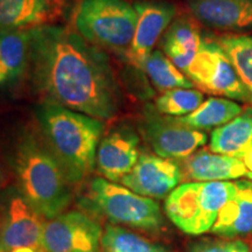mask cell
Returning a JSON list of instances; mask_svg holds the SVG:
<instances>
[{"label": "cell", "mask_w": 252, "mask_h": 252, "mask_svg": "<svg viewBox=\"0 0 252 252\" xmlns=\"http://www.w3.org/2000/svg\"><path fill=\"white\" fill-rule=\"evenodd\" d=\"M30 34L28 67L48 102L100 121L116 116L121 89L102 50L68 28L42 25Z\"/></svg>", "instance_id": "cell-1"}, {"label": "cell", "mask_w": 252, "mask_h": 252, "mask_svg": "<svg viewBox=\"0 0 252 252\" xmlns=\"http://www.w3.org/2000/svg\"><path fill=\"white\" fill-rule=\"evenodd\" d=\"M46 144L61 163L70 184L87 178L96 166V154L104 131L100 119L46 102L35 109Z\"/></svg>", "instance_id": "cell-2"}, {"label": "cell", "mask_w": 252, "mask_h": 252, "mask_svg": "<svg viewBox=\"0 0 252 252\" xmlns=\"http://www.w3.org/2000/svg\"><path fill=\"white\" fill-rule=\"evenodd\" d=\"M14 168L25 201L39 215L50 220L64 212L71 198L70 182L48 145L25 134L15 151Z\"/></svg>", "instance_id": "cell-3"}, {"label": "cell", "mask_w": 252, "mask_h": 252, "mask_svg": "<svg viewBox=\"0 0 252 252\" xmlns=\"http://www.w3.org/2000/svg\"><path fill=\"white\" fill-rule=\"evenodd\" d=\"M235 187V182L230 181L186 182L167 196L166 215L185 234H206L212 231Z\"/></svg>", "instance_id": "cell-4"}, {"label": "cell", "mask_w": 252, "mask_h": 252, "mask_svg": "<svg viewBox=\"0 0 252 252\" xmlns=\"http://www.w3.org/2000/svg\"><path fill=\"white\" fill-rule=\"evenodd\" d=\"M75 25L91 45L126 55L134 36L137 13L125 0H82Z\"/></svg>", "instance_id": "cell-5"}, {"label": "cell", "mask_w": 252, "mask_h": 252, "mask_svg": "<svg viewBox=\"0 0 252 252\" xmlns=\"http://www.w3.org/2000/svg\"><path fill=\"white\" fill-rule=\"evenodd\" d=\"M94 206L116 224L144 231H158L163 224L161 210L153 198L141 196L131 189L103 178L91 181Z\"/></svg>", "instance_id": "cell-6"}, {"label": "cell", "mask_w": 252, "mask_h": 252, "mask_svg": "<svg viewBox=\"0 0 252 252\" xmlns=\"http://www.w3.org/2000/svg\"><path fill=\"white\" fill-rule=\"evenodd\" d=\"M185 74L204 93L249 102V91L219 41L202 40Z\"/></svg>", "instance_id": "cell-7"}, {"label": "cell", "mask_w": 252, "mask_h": 252, "mask_svg": "<svg viewBox=\"0 0 252 252\" xmlns=\"http://www.w3.org/2000/svg\"><path fill=\"white\" fill-rule=\"evenodd\" d=\"M103 230L90 216L77 210L47 220L41 248L45 252H99Z\"/></svg>", "instance_id": "cell-8"}, {"label": "cell", "mask_w": 252, "mask_h": 252, "mask_svg": "<svg viewBox=\"0 0 252 252\" xmlns=\"http://www.w3.org/2000/svg\"><path fill=\"white\" fill-rule=\"evenodd\" d=\"M141 132L157 156L167 159H186L207 143V134L190 128L175 118L161 117L153 111L145 113Z\"/></svg>", "instance_id": "cell-9"}, {"label": "cell", "mask_w": 252, "mask_h": 252, "mask_svg": "<svg viewBox=\"0 0 252 252\" xmlns=\"http://www.w3.org/2000/svg\"><path fill=\"white\" fill-rule=\"evenodd\" d=\"M182 178V168L173 159L144 153L121 181L126 188L141 196L163 198L178 187Z\"/></svg>", "instance_id": "cell-10"}, {"label": "cell", "mask_w": 252, "mask_h": 252, "mask_svg": "<svg viewBox=\"0 0 252 252\" xmlns=\"http://www.w3.org/2000/svg\"><path fill=\"white\" fill-rule=\"evenodd\" d=\"M133 6L137 13V25L131 47L125 58L135 68L141 69L153 52L157 41L172 24L176 8L169 2L160 1H139Z\"/></svg>", "instance_id": "cell-11"}, {"label": "cell", "mask_w": 252, "mask_h": 252, "mask_svg": "<svg viewBox=\"0 0 252 252\" xmlns=\"http://www.w3.org/2000/svg\"><path fill=\"white\" fill-rule=\"evenodd\" d=\"M42 219L25 198H12L0 222V252L24 247L42 250L41 243L45 226Z\"/></svg>", "instance_id": "cell-12"}, {"label": "cell", "mask_w": 252, "mask_h": 252, "mask_svg": "<svg viewBox=\"0 0 252 252\" xmlns=\"http://www.w3.org/2000/svg\"><path fill=\"white\" fill-rule=\"evenodd\" d=\"M188 8L198 23L220 32H252V0H188Z\"/></svg>", "instance_id": "cell-13"}, {"label": "cell", "mask_w": 252, "mask_h": 252, "mask_svg": "<svg viewBox=\"0 0 252 252\" xmlns=\"http://www.w3.org/2000/svg\"><path fill=\"white\" fill-rule=\"evenodd\" d=\"M139 138L131 130H117L100 141L96 154V167L106 180H122L132 171L140 154Z\"/></svg>", "instance_id": "cell-14"}, {"label": "cell", "mask_w": 252, "mask_h": 252, "mask_svg": "<svg viewBox=\"0 0 252 252\" xmlns=\"http://www.w3.org/2000/svg\"><path fill=\"white\" fill-rule=\"evenodd\" d=\"M62 5V0H0V30L49 25L61 13Z\"/></svg>", "instance_id": "cell-15"}, {"label": "cell", "mask_w": 252, "mask_h": 252, "mask_svg": "<svg viewBox=\"0 0 252 252\" xmlns=\"http://www.w3.org/2000/svg\"><path fill=\"white\" fill-rule=\"evenodd\" d=\"M232 196L220 210L212 232L224 238L252 235V181L235 182Z\"/></svg>", "instance_id": "cell-16"}, {"label": "cell", "mask_w": 252, "mask_h": 252, "mask_svg": "<svg viewBox=\"0 0 252 252\" xmlns=\"http://www.w3.org/2000/svg\"><path fill=\"white\" fill-rule=\"evenodd\" d=\"M184 176L191 181H229L247 175L241 159L208 151H198L186 158Z\"/></svg>", "instance_id": "cell-17"}, {"label": "cell", "mask_w": 252, "mask_h": 252, "mask_svg": "<svg viewBox=\"0 0 252 252\" xmlns=\"http://www.w3.org/2000/svg\"><path fill=\"white\" fill-rule=\"evenodd\" d=\"M201 43L202 39L196 24L190 19L180 18L169 25L160 45L167 58L185 72L196 56Z\"/></svg>", "instance_id": "cell-18"}, {"label": "cell", "mask_w": 252, "mask_h": 252, "mask_svg": "<svg viewBox=\"0 0 252 252\" xmlns=\"http://www.w3.org/2000/svg\"><path fill=\"white\" fill-rule=\"evenodd\" d=\"M30 30H0V87L14 83L30 65Z\"/></svg>", "instance_id": "cell-19"}, {"label": "cell", "mask_w": 252, "mask_h": 252, "mask_svg": "<svg viewBox=\"0 0 252 252\" xmlns=\"http://www.w3.org/2000/svg\"><path fill=\"white\" fill-rule=\"evenodd\" d=\"M252 146V111L241 113L215 128L210 138V151L241 159Z\"/></svg>", "instance_id": "cell-20"}, {"label": "cell", "mask_w": 252, "mask_h": 252, "mask_svg": "<svg viewBox=\"0 0 252 252\" xmlns=\"http://www.w3.org/2000/svg\"><path fill=\"white\" fill-rule=\"evenodd\" d=\"M242 113V106L226 98L212 97L201 104L194 112L175 118L180 124L195 130L219 127Z\"/></svg>", "instance_id": "cell-21"}, {"label": "cell", "mask_w": 252, "mask_h": 252, "mask_svg": "<svg viewBox=\"0 0 252 252\" xmlns=\"http://www.w3.org/2000/svg\"><path fill=\"white\" fill-rule=\"evenodd\" d=\"M143 70L152 81V83L161 91L172 89H191L194 83L184 75L176 65L160 50H154L143 64Z\"/></svg>", "instance_id": "cell-22"}, {"label": "cell", "mask_w": 252, "mask_h": 252, "mask_svg": "<svg viewBox=\"0 0 252 252\" xmlns=\"http://www.w3.org/2000/svg\"><path fill=\"white\" fill-rule=\"evenodd\" d=\"M219 42L234 63L249 91V102L252 104V36L228 34L220 37Z\"/></svg>", "instance_id": "cell-23"}, {"label": "cell", "mask_w": 252, "mask_h": 252, "mask_svg": "<svg viewBox=\"0 0 252 252\" xmlns=\"http://www.w3.org/2000/svg\"><path fill=\"white\" fill-rule=\"evenodd\" d=\"M103 252H168L161 245L154 244L121 225L105 226L102 237Z\"/></svg>", "instance_id": "cell-24"}, {"label": "cell", "mask_w": 252, "mask_h": 252, "mask_svg": "<svg viewBox=\"0 0 252 252\" xmlns=\"http://www.w3.org/2000/svg\"><path fill=\"white\" fill-rule=\"evenodd\" d=\"M203 94L198 90L172 89L165 91L156 102L158 112L169 117H184L194 112L203 103Z\"/></svg>", "instance_id": "cell-25"}, {"label": "cell", "mask_w": 252, "mask_h": 252, "mask_svg": "<svg viewBox=\"0 0 252 252\" xmlns=\"http://www.w3.org/2000/svg\"><path fill=\"white\" fill-rule=\"evenodd\" d=\"M189 252H250V248L241 239L207 238L194 243Z\"/></svg>", "instance_id": "cell-26"}, {"label": "cell", "mask_w": 252, "mask_h": 252, "mask_svg": "<svg viewBox=\"0 0 252 252\" xmlns=\"http://www.w3.org/2000/svg\"><path fill=\"white\" fill-rule=\"evenodd\" d=\"M241 160L243 161L245 167H247L248 173L245 176H247L249 180L252 181V146L243 154V157L241 158Z\"/></svg>", "instance_id": "cell-27"}, {"label": "cell", "mask_w": 252, "mask_h": 252, "mask_svg": "<svg viewBox=\"0 0 252 252\" xmlns=\"http://www.w3.org/2000/svg\"><path fill=\"white\" fill-rule=\"evenodd\" d=\"M9 252H45V251L40 250V249H35V248L24 247V248L14 249V250H12V251H9Z\"/></svg>", "instance_id": "cell-28"}, {"label": "cell", "mask_w": 252, "mask_h": 252, "mask_svg": "<svg viewBox=\"0 0 252 252\" xmlns=\"http://www.w3.org/2000/svg\"><path fill=\"white\" fill-rule=\"evenodd\" d=\"M0 184H1V173H0Z\"/></svg>", "instance_id": "cell-29"}]
</instances>
